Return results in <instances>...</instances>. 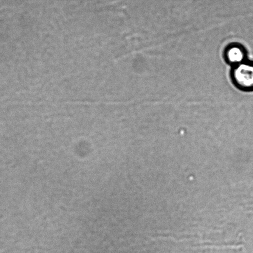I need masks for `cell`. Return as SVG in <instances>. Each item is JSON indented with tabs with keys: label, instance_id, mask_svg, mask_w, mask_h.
Wrapping results in <instances>:
<instances>
[{
	"label": "cell",
	"instance_id": "cell-1",
	"mask_svg": "<svg viewBox=\"0 0 253 253\" xmlns=\"http://www.w3.org/2000/svg\"><path fill=\"white\" fill-rule=\"evenodd\" d=\"M232 84L242 91H253V61L246 60L233 66L230 71Z\"/></svg>",
	"mask_w": 253,
	"mask_h": 253
},
{
	"label": "cell",
	"instance_id": "cell-2",
	"mask_svg": "<svg viewBox=\"0 0 253 253\" xmlns=\"http://www.w3.org/2000/svg\"><path fill=\"white\" fill-rule=\"evenodd\" d=\"M224 60L232 67L247 60V51L245 47L239 43L228 44L223 52Z\"/></svg>",
	"mask_w": 253,
	"mask_h": 253
}]
</instances>
